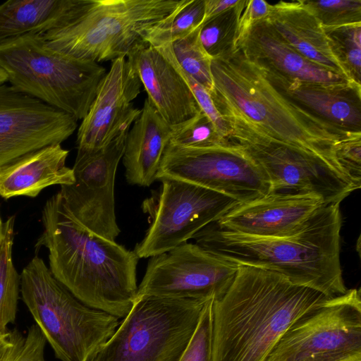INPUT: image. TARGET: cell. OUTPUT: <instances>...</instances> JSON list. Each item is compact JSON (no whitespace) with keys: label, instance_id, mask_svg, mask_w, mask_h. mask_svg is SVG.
<instances>
[{"label":"cell","instance_id":"obj_18","mask_svg":"<svg viewBox=\"0 0 361 361\" xmlns=\"http://www.w3.org/2000/svg\"><path fill=\"white\" fill-rule=\"evenodd\" d=\"M147 93V99L170 126L179 125L201 111L190 87L160 51L141 40L126 56Z\"/></svg>","mask_w":361,"mask_h":361},{"label":"cell","instance_id":"obj_15","mask_svg":"<svg viewBox=\"0 0 361 361\" xmlns=\"http://www.w3.org/2000/svg\"><path fill=\"white\" fill-rule=\"evenodd\" d=\"M71 115L0 85V166L45 147L61 145L76 130Z\"/></svg>","mask_w":361,"mask_h":361},{"label":"cell","instance_id":"obj_5","mask_svg":"<svg viewBox=\"0 0 361 361\" xmlns=\"http://www.w3.org/2000/svg\"><path fill=\"white\" fill-rule=\"evenodd\" d=\"M0 68L16 90L64 111L86 116L106 68L48 47L40 34L0 44Z\"/></svg>","mask_w":361,"mask_h":361},{"label":"cell","instance_id":"obj_36","mask_svg":"<svg viewBox=\"0 0 361 361\" xmlns=\"http://www.w3.org/2000/svg\"><path fill=\"white\" fill-rule=\"evenodd\" d=\"M336 155L343 171L361 186V137L343 142L337 148Z\"/></svg>","mask_w":361,"mask_h":361},{"label":"cell","instance_id":"obj_33","mask_svg":"<svg viewBox=\"0 0 361 361\" xmlns=\"http://www.w3.org/2000/svg\"><path fill=\"white\" fill-rule=\"evenodd\" d=\"M214 298L208 300L197 327L179 361H212Z\"/></svg>","mask_w":361,"mask_h":361},{"label":"cell","instance_id":"obj_27","mask_svg":"<svg viewBox=\"0 0 361 361\" xmlns=\"http://www.w3.org/2000/svg\"><path fill=\"white\" fill-rule=\"evenodd\" d=\"M200 27L171 44L173 54L183 71L212 92L214 84L211 73L212 58L200 39Z\"/></svg>","mask_w":361,"mask_h":361},{"label":"cell","instance_id":"obj_35","mask_svg":"<svg viewBox=\"0 0 361 361\" xmlns=\"http://www.w3.org/2000/svg\"><path fill=\"white\" fill-rule=\"evenodd\" d=\"M270 7V4L263 0H240L233 49L245 39L256 22L265 19L269 16Z\"/></svg>","mask_w":361,"mask_h":361},{"label":"cell","instance_id":"obj_38","mask_svg":"<svg viewBox=\"0 0 361 361\" xmlns=\"http://www.w3.org/2000/svg\"><path fill=\"white\" fill-rule=\"evenodd\" d=\"M13 338L11 331L0 332V361L4 358L12 345Z\"/></svg>","mask_w":361,"mask_h":361},{"label":"cell","instance_id":"obj_20","mask_svg":"<svg viewBox=\"0 0 361 361\" xmlns=\"http://www.w3.org/2000/svg\"><path fill=\"white\" fill-rule=\"evenodd\" d=\"M236 48L263 68L285 77L326 85L357 83L301 55L265 19L256 22Z\"/></svg>","mask_w":361,"mask_h":361},{"label":"cell","instance_id":"obj_32","mask_svg":"<svg viewBox=\"0 0 361 361\" xmlns=\"http://www.w3.org/2000/svg\"><path fill=\"white\" fill-rule=\"evenodd\" d=\"M171 62L190 87L200 109L212 123L217 134L224 140H229V130L223 117L217 110L211 92L191 76L185 73L178 64L171 44L157 48Z\"/></svg>","mask_w":361,"mask_h":361},{"label":"cell","instance_id":"obj_2","mask_svg":"<svg viewBox=\"0 0 361 361\" xmlns=\"http://www.w3.org/2000/svg\"><path fill=\"white\" fill-rule=\"evenodd\" d=\"M42 223L36 247L47 248L55 279L85 305L123 319L137 291L134 250L85 226L59 192L45 203Z\"/></svg>","mask_w":361,"mask_h":361},{"label":"cell","instance_id":"obj_9","mask_svg":"<svg viewBox=\"0 0 361 361\" xmlns=\"http://www.w3.org/2000/svg\"><path fill=\"white\" fill-rule=\"evenodd\" d=\"M161 185L142 204L150 221L134 249L140 258L169 251L194 236L240 202L218 192L188 182L163 178Z\"/></svg>","mask_w":361,"mask_h":361},{"label":"cell","instance_id":"obj_3","mask_svg":"<svg viewBox=\"0 0 361 361\" xmlns=\"http://www.w3.org/2000/svg\"><path fill=\"white\" fill-rule=\"evenodd\" d=\"M327 298L277 273L238 265L213 302L212 361H264L288 328Z\"/></svg>","mask_w":361,"mask_h":361},{"label":"cell","instance_id":"obj_30","mask_svg":"<svg viewBox=\"0 0 361 361\" xmlns=\"http://www.w3.org/2000/svg\"><path fill=\"white\" fill-rule=\"evenodd\" d=\"M171 127L169 143L184 147H204L228 140L217 134L212 123L202 111L186 121Z\"/></svg>","mask_w":361,"mask_h":361},{"label":"cell","instance_id":"obj_22","mask_svg":"<svg viewBox=\"0 0 361 361\" xmlns=\"http://www.w3.org/2000/svg\"><path fill=\"white\" fill-rule=\"evenodd\" d=\"M69 151L61 145L45 147L0 166V197H37L44 188L74 182L66 166Z\"/></svg>","mask_w":361,"mask_h":361},{"label":"cell","instance_id":"obj_23","mask_svg":"<svg viewBox=\"0 0 361 361\" xmlns=\"http://www.w3.org/2000/svg\"><path fill=\"white\" fill-rule=\"evenodd\" d=\"M171 135V127L146 98L128 133L122 157L129 184L148 187L157 180Z\"/></svg>","mask_w":361,"mask_h":361},{"label":"cell","instance_id":"obj_39","mask_svg":"<svg viewBox=\"0 0 361 361\" xmlns=\"http://www.w3.org/2000/svg\"><path fill=\"white\" fill-rule=\"evenodd\" d=\"M8 82V78L5 72L0 68V85Z\"/></svg>","mask_w":361,"mask_h":361},{"label":"cell","instance_id":"obj_28","mask_svg":"<svg viewBox=\"0 0 361 361\" xmlns=\"http://www.w3.org/2000/svg\"><path fill=\"white\" fill-rule=\"evenodd\" d=\"M324 29L350 80L361 85V23Z\"/></svg>","mask_w":361,"mask_h":361},{"label":"cell","instance_id":"obj_17","mask_svg":"<svg viewBox=\"0 0 361 361\" xmlns=\"http://www.w3.org/2000/svg\"><path fill=\"white\" fill-rule=\"evenodd\" d=\"M326 204L315 196H267L239 204L213 222L225 231L256 237H285L297 232Z\"/></svg>","mask_w":361,"mask_h":361},{"label":"cell","instance_id":"obj_10","mask_svg":"<svg viewBox=\"0 0 361 361\" xmlns=\"http://www.w3.org/2000/svg\"><path fill=\"white\" fill-rule=\"evenodd\" d=\"M264 361H361L360 290L328 298L302 316Z\"/></svg>","mask_w":361,"mask_h":361},{"label":"cell","instance_id":"obj_34","mask_svg":"<svg viewBox=\"0 0 361 361\" xmlns=\"http://www.w3.org/2000/svg\"><path fill=\"white\" fill-rule=\"evenodd\" d=\"M11 334L12 345L1 361H45L47 341L36 324L29 328L25 336L16 329Z\"/></svg>","mask_w":361,"mask_h":361},{"label":"cell","instance_id":"obj_6","mask_svg":"<svg viewBox=\"0 0 361 361\" xmlns=\"http://www.w3.org/2000/svg\"><path fill=\"white\" fill-rule=\"evenodd\" d=\"M22 298L56 357L90 361L111 337L119 319L76 298L34 257L20 274Z\"/></svg>","mask_w":361,"mask_h":361},{"label":"cell","instance_id":"obj_8","mask_svg":"<svg viewBox=\"0 0 361 361\" xmlns=\"http://www.w3.org/2000/svg\"><path fill=\"white\" fill-rule=\"evenodd\" d=\"M209 300L136 298L90 361H179Z\"/></svg>","mask_w":361,"mask_h":361},{"label":"cell","instance_id":"obj_14","mask_svg":"<svg viewBox=\"0 0 361 361\" xmlns=\"http://www.w3.org/2000/svg\"><path fill=\"white\" fill-rule=\"evenodd\" d=\"M130 128L94 153L76 155L72 168L74 182L61 186L59 191L79 221L96 234L114 241L121 232L115 212L116 173Z\"/></svg>","mask_w":361,"mask_h":361},{"label":"cell","instance_id":"obj_16","mask_svg":"<svg viewBox=\"0 0 361 361\" xmlns=\"http://www.w3.org/2000/svg\"><path fill=\"white\" fill-rule=\"evenodd\" d=\"M140 78L126 57L112 61L77 133V155L90 154L130 128L141 113L133 101L141 89Z\"/></svg>","mask_w":361,"mask_h":361},{"label":"cell","instance_id":"obj_11","mask_svg":"<svg viewBox=\"0 0 361 361\" xmlns=\"http://www.w3.org/2000/svg\"><path fill=\"white\" fill-rule=\"evenodd\" d=\"M188 182L228 196L240 204L267 196V178L234 141L204 147H184L168 143L157 180Z\"/></svg>","mask_w":361,"mask_h":361},{"label":"cell","instance_id":"obj_29","mask_svg":"<svg viewBox=\"0 0 361 361\" xmlns=\"http://www.w3.org/2000/svg\"><path fill=\"white\" fill-rule=\"evenodd\" d=\"M240 1L235 7L201 25L200 42L212 59L233 50Z\"/></svg>","mask_w":361,"mask_h":361},{"label":"cell","instance_id":"obj_31","mask_svg":"<svg viewBox=\"0 0 361 361\" xmlns=\"http://www.w3.org/2000/svg\"><path fill=\"white\" fill-rule=\"evenodd\" d=\"M324 27L361 23V0H301Z\"/></svg>","mask_w":361,"mask_h":361},{"label":"cell","instance_id":"obj_1","mask_svg":"<svg viewBox=\"0 0 361 361\" xmlns=\"http://www.w3.org/2000/svg\"><path fill=\"white\" fill-rule=\"evenodd\" d=\"M211 73V95L229 139L255 137L276 142L318 157L345 173L336 149L361 133L338 128L286 97L239 48L213 58Z\"/></svg>","mask_w":361,"mask_h":361},{"label":"cell","instance_id":"obj_21","mask_svg":"<svg viewBox=\"0 0 361 361\" xmlns=\"http://www.w3.org/2000/svg\"><path fill=\"white\" fill-rule=\"evenodd\" d=\"M270 6L265 20L289 46L313 63L350 80L322 25L301 0L281 1Z\"/></svg>","mask_w":361,"mask_h":361},{"label":"cell","instance_id":"obj_26","mask_svg":"<svg viewBox=\"0 0 361 361\" xmlns=\"http://www.w3.org/2000/svg\"><path fill=\"white\" fill-rule=\"evenodd\" d=\"M204 0H182L166 18L147 30L142 40L155 48L171 44L202 25Z\"/></svg>","mask_w":361,"mask_h":361},{"label":"cell","instance_id":"obj_19","mask_svg":"<svg viewBox=\"0 0 361 361\" xmlns=\"http://www.w3.org/2000/svg\"><path fill=\"white\" fill-rule=\"evenodd\" d=\"M255 63L278 91L300 107L338 128L361 133V85H326L305 82Z\"/></svg>","mask_w":361,"mask_h":361},{"label":"cell","instance_id":"obj_13","mask_svg":"<svg viewBox=\"0 0 361 361\" xmlns=\"http://www.w3.org/2000/svg\"><path fill=\"white\" fill-rule=\"evenodd\" d=\"M238 269V264L187 242L149 258L136 298L218 300L231 286Z\"/></svg>","mask_w":361,"mask_h":361},{"label":"cell","instance_id":"obj_24","mask_svg":"<svg viewBox=\"0 0 361 361\" xmlns=\"http://www.w3.org/2000/svg\"><path fill=\"white\" fill-rule=\"evenodd\" d=\"M92 0H9L0 4V44L71 23Z\"/></svg>","mask_w":361,"mask_h":361},{"label":"cell","instance_id":"obj_37","mask_svg":"<svg viewBox=\"0 0 361 361\" xmlns=\"http://www.w3.org/2000/svg\"><path fill=\"white\" fill-rule=\"evenodd\" d=\"M239 1L240 0H204V16L202 25L235 7Z\"/></svg>","mask_w":361,"mask_h":361},{"label":"cell","instance_id":"obj_12","mask_svg":"<svg viewBox=\"0 0 361 361\" xmlns=\"http://www.w3.org/2000/svg\"><path fill=\"white\" fill-rule=\"evenodd\" d=\"M262 171L270 185L268 195L315 196L324 204H340L360 189L350 177L313 154L260 137L230 139Z\"/></svg>","mask_w":361,"mask_h":361},{"label":"cell","instance_id":"obj_4","mask_svg":"<svg viewBox=\"0 0 361 361\" xmlns=\"http://www.w3.org/2000/svg\"><path fill=\"white\" fill-rule=\"evenodd\" d=\"M339 205H322L288 236L246 235L211 223L193 238L198 245L230 262L277 273L294 284L334 298L348 290L340 260L342 218Z\"/></svg>","mask_w":361,"mask_h":361},{"label":"cell","instance_id":"obj_7","mask_svg":"<svg viewBox=\"0 0 361 361\" xmlns=\"http://www.w3.org/2000/svg\"><path fill=\"white\" fill-rule=\"evenodd\" d=\"M182 0H92L68 25L42 34L46 44L71 57L94 61L126 57L145 32Z\"/></svg>","mask_w":361,"mask_h":361},{"label":"cell","instance_id":"obj_40","mask_svg":"<svg viewBox=\"0 0 361 361\" xmlns=\"http://www.w3.org/2000/svg\"><path fill=\"white\" fill-rule=\"evenodd\" d=\"M3 226H4V223L2 222L1 216H0V245H1L2 235H3Z\"/></svg>","mask_w":361,"mask_h":361},{"label":"cell","instance_id":"obj_25","mask_svg":"<svg viewBox=\"0 0 361 361\" xmlns=\"http://www.w3.org/2000/svg\"><path fill=\"white\" fill-rule=\"evenodd\" d=\"M15 217L10 216L3 226L0 245V332H7V326L13 323L17 313L20 275L13 262L12 248L14 238Z\"/></svg>","mask_w":361,"mask_h":361}]
</instances>
